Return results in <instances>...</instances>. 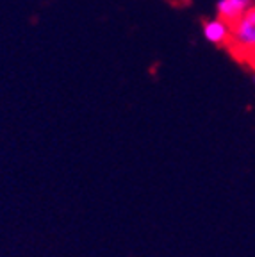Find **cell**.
I'll return each instance as SVG.
<instances>
[{"label":"cell","mask_w":255,"mask_h":257,"mask_svg":"<svg viewBox=\"0 0 255 257\" xmlns=\"http://www.w3.org/2000/svg\"><path fill=\"white\" fill-rule=\"evenodd\" d=\"M227 47L243 63H248L255 56V8H250L230 25Z\"/></svg>","instance_id":"obj_1"},{"label":"cell","mask_w":255,"mask_h":257,"mask_svg":"<svg viewBox=\"0 0 255 257\" xmlns=\"http://www.w3.org/2000/svg\"><path fill=\"white\" fill-rule=\"evenodd\" d=\"M251 8V0H219L218 2V16L230 27L237 22L248 9Z\"/></svg>","instance_id":"obj_2"},{"label":"cell","mask_w":255,"mask_h":257,"mask_svg":"<svg viewBox=\"0 0 255 257\" xmlns=\"http://www.w3.org/2000/svg\"><path fill=\"white\" fill-rule=\"evenodd\" d=\"M203 34H205V38H207L211 43L227 45L230 27H228V24H225L221 18H218V20H211L203 24Z\"/></svg>","instance_id":"obj_3"},{"label":"cell","mask_w":255,"mask_h":257,"mask_svg":"<svg viewBox=\"0 0 255 257\" xmlns=\"http://www.w3.org/2000/svg\"><path fill=\"white\" fill-rule=\"evenodd\" d=\"M248 64H251V68H253V70H255V56H253V57H251V59H250V61H248Z\"/></svg>","instance_id":"obj_4"},{"label":"cell","mask_w":255,"mask_h":257,"mask_svg":"<svg viewBox=\"0 0 255 257\" xmlns=\"http://www.w3.org/2000/svg\"><path fill=\"white\" fill-rule=\"evenodd\" d=\"M175 2H179V4H188V0H175Z\"/></svg>","instance_id":"obj_5"}]
</instances>
